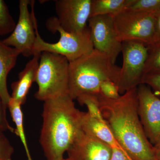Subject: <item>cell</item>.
<instances>
[{
  "mask_svg": "<svg viewBox=\"0 0 160 160\" xmlns=\"http://www.w3.org/2000/svg\"><path fill=\"white\" fill-rule=\"evenodd\" d=\"M99 107L115 138L132 159L158 160L138 114L137 87L115 99L100 94Z\"/></svg>",
  "mask_w": 160,
  "mask_h": 160,
  "instance_id": "obj_1",
  "label": "cell"
},
{
  "mask_svg": "<svg viewBox=\"0 0 160 160\" xmlns=\"http://www.w3.org/2000/svg\"><path fill=\"white\" fill-rule=\"evenodd\" d=\"M88 23L94 49L106 54L115 64L122 51V43L118 39L112 16L92 17Z\"/></svg>",
  "mask_w": 160,
  "mask_h": 160,
  "instance_id": "obj_10",
  "label": "cell"
},
{
  "mask_svg": "<svg viewBox=\"0 0 160 160\" xmlns=\"http://www.w3.org/2000/svg\"><path fill=\"white\" fill-rule=\"evenodd\" d=\"M92 0H57L55 7L57 18L65 31L76 33L88 27Z\"/></svg>",
  "mask_w": 160,
  "mask_h": 160,
  "instance_id": "obj_11",
  "label": "cell"
},
{
  "mask_svg": "<svg viewBox=\"0 0 160 160\" xmlns=\"http://www.w3.org/2000/svg\"><path fill=\"white\" fill-rule=\"evenodd\" d=\"M69 62L61 55L42 52L40 56L35 82L38 90L35 97L45 102L69 94Z\"/></svg>",
  "mask_w": 160,
  "mask_h": 160,
  "instance_id": "obj_5",
  "label": "cell"
},
{
  "mask_svg": "<svg viewBox=\"0 0 160 160\" xmlns=\"http://www.w3.org/2000/svg\"><path fill=\"white\" fill-rule=\"evenodd\" d=\"M7 107L0 97V130L3 132L9 131L14 133L15 128L10 126L6 116Z\"/></svg>",
  "mask_w": 160,
  "mask_h": 160,
  "instance_id": "obj_24",
  "label": "cell"
},
{
  "mask_svg": "<svg viewBox=\"0 0 160 160\" xmlns=\"http://www.w3.org/2000/svg\"><path fill=\"white\" fill-rule=\"evenodd\" d=\"M109 160H129L128 155L122 149L112 148L111 157Z\"/></svg>",
  "mask_w": 160,
  "mask_h": 160,
  "instance_id": "obj_25",
  "label": "cell"
},
{
  "mask_svg": "<svg viewBox=\"0 0 160 160\" xmlns=\"http://www.w3.org/2000/svg\"><path fill=\"white\" fill-rule=\"evenodd\" d=\"M41 54H35L18 74V80L12 84L11 98L21 105L26 102L32 83L35 82Z\"/></svg>",
  "mask_w": 160,
  "mask_h": 160,
  "instance_id": "obj_13",
  "label": "cell"
},
{
  "mask_svg": "<svg viewBox=\"0 0 160 160\" xmlns=\"http://www.w3.org/2000/svg\"><path fill=\"white\" fill-rule=\"evenodd\" d=\"M14 149L9 140L0 130V160H12Z\"/></svg>",
  "mask_w": 160,
  "mask_h": 160,
  "instance_id": "obj_21",
  "label": "cell"
},
{
  "mask_svg": "<svg viewBox=\"0 0 160 160\" xmlns=\"http://www.w3.org/2000/svg\"><path fill=\"white\" fill-rule=\"evenodd\" d=\"M82 126L83 132L87 135L99 140L111 148L122 149L103 118L95 117L87 112H82Z\"/></svg>",
  "mask_w": 160,
  "mask_h": 160,
  "instance_id": "obj_14",
  "label": "cell"
},
{
  "mask_svg": "<svg viewBox=\"0 0 160 160\" xmlns=\"http://www.w3.org/2000/svg\"><path fill=\"white\" fill-rule=\"evenodd\" d=\"M137 92L139 117L146 136L154 145L160 139V98L146 84L139 85Z\"/></svg>",
  "mask_w": 160,
  "mask_h": 160,
  "instance_id": "obj_9",
  "label": "cell"
},
{
  "mask_svg": "<svg viewBox=\"0 0 160 160\" xmlns=\"http://www.w3.org/2000/svg\"><path fill=\"white\" fill-rule=\"evenodd\" d=\"M127 9L148 12H157L160 10V0H132Z\"/></svg>",
  "mask_w": 160,
  "mask_h": 160,
  "instance_id": "obj_20",
  "label": "cell"
},
{
  "mask_svg": "<svg viewBox=\"0 0 160 160\" xmlns=\"http://www.w3.org/2000/svg\"><path fill=\"white\" fill-rule=\"evenodd\" d=\"M142 84L149 86L154 94L160 98V74L145 75Z\"/></svg>",
  "mask_w": 160,
  "mask_h": 160,
  "instance_id": "obj_23",
  "label": "cell"
},
{
  "mask_svg": "<svg viewBox=\"0 0 160 160\" xmlns=\"http://www.w3.org/2000/svg\"><path fill=\"white\" fill-rule=\"evenodd\" d=\"M156 74H160V47L149 46L144 77L146 75Z\"/></svg>",
  "mask_w": 160,
  "mask_h": 160,
  "instance_id": "obj_18",
  "label": "cell"
},
{
  "mask_svg": "<svg viewBox=\"0 0 160 160\" xmlns=\"http://www.w3.org/2000/svg\"><path fill=\"white\" fill-rule=\"evenodd\" d=\"M22 106L19 103L11 98L8 104V108H9L12 121L15 124L16 128H15L14 133L20 138L22 141L26 150L28 160H32L29 153L23 127V114L21 108Z\"/></svg>",
  "mask_w": 160,
  "mask_h": 160,
  "instance_id": "obj_17",
  "label": "cell"
},
{
  "mask_svg": "<svg viewBox=\"0 0 160 160\" xmlns=\"http://www.w3.org/2000/svg\"><path fill=\"white\" fill-rule=\"evenodd\" d=\"M156 12L126 9L112 16L118 40L121 42L138 41L153 46Z\"/></svg>",
  "mask_w": 160,
  "mask_h": 160,
  "instance_id": "obj_6",
  "label": "cell"
},
{
  "mask_svg": "<svg viewBox=\"0 0 160 160\" xmlns=\"http://www.w3.org/2000/svg\"><path fill=\"white\" fill-rule=\"evenodd\" d=\"M155 151L158 160H160V147L154 146Z\"/></svg>",
  "mask_w": 160,
  "mask_h": 160,
  "instance_id": "obj_27",
  "label": "cell"
},
{
  "mask_svg": "<svg viewBox=\"0 0 160 160\" xmlns=\"http://www.w3.org/2000/svg\"><path fill=\"white\" fill-rule=\"evenodd\" d=\"M82 111L69 94L44 102L40 143L47 160H62L82 132Z\"/></svg>",
  "mask_w": 160,
  "mask_h": 160,
  "instance_id": "obj_2",
  "label": "cell"
},
{
  "mask_svg": "<svg viewBox=\"0 0 160 160\" xmlns=\"http://www.w3.org/2000/svg\"><path fill=\"white\" fill-rule=\"evenodd\" d=\"M16 25L6 3L0 0V36L11 34Z\"/></svg>",
  "mask_w": 160,
  "mask_h": 160,
  "instance_id": "obj_19",
  "label": "cell"
},
{
  "mask_svg": "<svg viewBox=\"0 0 160 160\" xmlns=\"http://www.w3.org/2000/svg\"><path fill=\"white\" fill-rule=\"evenodd\" d=\"M35 26L36 38L34 55L48 52L65 57L69 62L90 53L94 49L89 26L84 31L72 33L65 31L60 26L56 17L50 18L46 21V28L52 33L58 32L60 34L59 39L54 43L47 42L41 38L38 31L36 20Z\"/></svg>",
  "mask_w": 160,
  "mask_h": 160,
  "instance_id": "obj_4",
  "label": "cell"
},
{
  "mask_svg": "<svg viewBox=\"0 0 160 160\" xmlns=\"http://www.w3.org/2000/svg\"><path fill=\"white\" fill-rule=\"evenodd\" d=\"M62 160H70V159L69 158H67V159H64V158H63Z\"/></svg>",
  "mask_w": 160,
  "mask_h": 160,
  "instance_id": "obj_30",
  "label": "cell"
},
{
  "mask_svg": "<svg viewBox=\"0 0 160 160\" xmlns=\"http://www.w3.org/2000/svg\"><path fill=\"white\" fill-rule=\"evenodd\" d=\"M100 94L108 98H118L121 95L116 83L110 81H104L100 87Z\"/></svg>",
  "mask_w": 160,
  "mask_h": 160,
  "instance_id": "obj_22",
  "label": "cell"
},
{
  "mask_svg": "<svg viewBox=\"0 0 160 160\" xmlns=\"http://www.w3.org/2000/svg\"><path fill=\"white\" fill-rule=\"evenodd\" d=\"M122 43V66L117 85L120 93L123 94L142 84L149 46L138 41Z\"/></svg>",
  "mask_w": 160,
  "mask_h": 160,
  "instance_id": "obj_7",
  "label": "cell"
},
{
  "mask_svg": "<svg viewBox=\"0 0 160 160\" xmlns=\"http://www.w3.org/2000/svg\"><path fill=\"white\" fill-rule=\"evenodd\" d=\"M120 70L108 56L95 49L69 62V96L77 100L86 96L99 95L100 86L104 81L117 84Z\"/></svg>",
  "mask_w": 160,
  "mask_h": 160,
  "instance_id": "obj_3",
  "label": "cell"
},
{
  "mask_svg": "<svg viewBox=\"0 0 160 160\" xmlns=\"http://www.w3.org/2000/svg\"><path fill=\"white\" fill-rule=\"evenodd\" d=\"M20 54L16 49L7 46L0 40V97L7 108L11 98L7 87V78Z\"/></svg>",
  "mask_w": 160,
  "mask_h": 160,
  "instance_id": "obj_15",
  "label": "cell"
},
{
  "mask_svg": "<svg viewBox=\"0 0 160 160\" xmlns=\"http://www.w3.org/2000/svg\"><path fill=\"white\" fill-rule=\"evenodd\" d=\"M154 146H156V147H160V140L158 141V142L156 143V144H155L154 145H153Z\"/></svg>",
  "mask_w": 160,
  "mask_h": 160,
  "instance_id": "obj_28",
  "label": "cell"
},
{
  "mask_svg": "<svg viewBox=\"0 0 160 160\" xmlns=\"http://www.w3.org/2000/svg\"><path fill=\"white\" fill-rule=\"evenodd\" d=\"M153 46L160 47V10L156 12V27Z\"/></svg>",
  "mask_w": 160,
  "mask_h": 160,
  "instance_id": "obj_26",
  "label": "cell"
},
{
  "mask_svg": "<svg viewBox=\"0 0 160 160\" xmlns=\"http://www.w3.org/2000/svg\"><path fill=\"white\" fill-rule=\"evenodd\" d=\"M34 4L33 1L20 0L18 22L11 34L2 40L7 46L13 47L26 57L34 55L36 38Z\"/></svg>",
  "mask_w": 160,
  "mask_h": 160,
  "instance_id": "obj_8",
  "label": "cell"
},
{
  "mask_svg": "<svg viewBox=\"0 0 160 160\" xmlns=\"http://www.w3.org/2000/svg\"><path fill=\"white\" fill-rule=\"evenodd\" d=\"M132 0H92L90 18L117 14L127 9Z\"/></svg>",
  "mask_w": 160,
  "mask_h": 160,
  "instance_id": "obj_16",
  "label": "cell"
},
{
  "mask_svg": "<svg viewBox=\"0 0 160 160\" xmlns=\"http://www.w3.org/2000/svg\"><path fill=\"white\" fill-rule=\"evenodd\" d=\"M128 157H129V160H134L132 159V158L131 157H130V156H129V155H128Z\"/></svg>",
  "mask_w": 160,
  "mask_h": 160,
  "instance_id": "obj_29",
  "label": "cell"
},
{
  "mask_svg": "<svg viewBox=\"0 0 160 160\" xmlns=\"http://www.w3.org/2000/svg\"><path fill=\"white\" fill-rule=\"evenodd\" d=\"M67 152L71 160H109L112 148L82 132Z\"/></svg>",
  "mask_w": 160,
  "mask_h": 160,
  "instance_id": "obj_12",
  "label": "cell"
}]
</instances>
